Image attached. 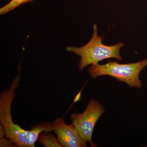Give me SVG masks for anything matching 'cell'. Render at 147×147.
I'll return each instance as SVG.
<instances>
[{
    "label": "cell",
    "instance_id": "obj_1",
    "mask_svg": "<svg viewBox=\"0 0 147 147\" xmlns=\"http://www.w3.org/2000/svg\"><path fill=\"white\" fill-rule=\"evenodd\" d=\"M20 77L18 74L13 80L10 88L4 90L0 97V122L7 139L11 140L15 146L34 147L42 132L53 130L52 123H43L35 127L31 130L21 128L18 124L12 121L11 106L15 96V91L19 86Z\"/></svg>",
    "mask_w": 147,
    "mask_h": 147
},
{
    "label": "cell",
    "instance_id": "obj_2",
    "mask_svg": "<svg viewBox=\"0 0 147 147\" xmlns=\"http://www.w3.org/2000/svg\"><path fill=\"white\" fill-rule=\"evenodd\" d=\"M93 33L91 39L86 45L81 47L69 46L66 50L80 56L79 70L82 71L90 65H96L100 61L107 59L115 58L120 61L122 59L120 50L124 45L121 42L112 46L105 45L102 43L103 37L98 36L96 25L93 26Z\"/></svg>",
    "mask_w": 147,
    "mask_h": 147
},
{
    "label": "cell",
    "instance_id": "obj_3",
    "mask_svg": "<svg viewBox=\"0 0 147 147\" xmlns=\"http://www.w3.org/2000/svg\"><path fill=\"white\" fill-rule=\"evenodd\" d=\"M147 66V59L135 63L128 64L110 62L102 65L98 64L92 65L88 69V71L92 78L108 75L126 83L129 86L139 88L142 86L139 74Z\"/></svg>",
    "mask_w": 147,
    "mask_h": 147
},
{
    "label": "cell",
    "instance_id": "obj_4",
    "mask_svg": "<svg viewBox=\"0 0 147 147\" xmlns=\"http://www.w3.org/2000/svg\"><path fill=\"white\" fill-rule=\"evenodd\" d=\"M104 112L105 109L102 105L92 99L84 113H74L71 116L72 123L80 136L86 143L89 142L92 147L95 146L92 140L94 128L98 120Z\"/></svg>",
    "mask_w": 147,
    "mask_h": 147
},
{
    "label": "cell",
    "instance_id": "obj_5",
    "mask_svg": "<svg viewBox=\"0 0 147 147\" xmlns=\"http://www.w3.org/2000/svg\"><path fill=\"white\" fill-rule=\"evenodd\" d=\"M53 130L59 143L64 147H85L86 143L82 139L73 123L67 125L63 118H57L52 123Z\"/></svg>",
    "mask_w": 147,
    "mask_h": 147
},
{
    "label": "cell",
    "instance_id": "obj_6",
    "mask_svg": "<svg viewBox=\"0 0 147 147\" xmlns=\"http://www.w3.org/2000/svg\"><path fill=\"white\" fill-rule=\"evenodd\" d=\"M50 132H42L40 133L38 139L39 143L45 147H62L58 139Z\"/></svg>",
    "mask_w": 147,
    "mask_h": 147
},
{
    "label": "cell",
    "instance_id": "obj_7",
    "mask_svg": "<svg viewBox=\"0 0 147 147\" xmlns=\"http://www.w3.org/2000/svg\"><path fill=\"white\" fill-rule=\"evenodd\" d=\"M34 0H11L8 3L0 9V14L3 15L13 10L19 6L31 2Z\"/></svg>",
    "mask_w": 147,
    "mask_h": 147
},
{
    "label": "cell",
    "instance_id": "obj_8",
    "mask_svg": "<svg viewBox=\"0 0 147 147\" xmlns=\"http://www.w3.org/2000/svg\"><path fill=\"white\" fill-rule=\"evenodd\" d=\"M0 147H13L15 145L9 139L4 137L5 133L2 125H0Z\"/></svg>",
    "mask_w": 147,
    "mask_h": 147
}]
</instances>
